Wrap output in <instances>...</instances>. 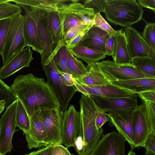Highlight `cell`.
I'll use <instances>...</instances> for the list:
<instances>
[{
	"label": "cell",
	"instance_id": "36",
	"mask_svg": "<svg viewBox=\"0 0 155 155\" xmlns=\"http://www.w3.org/2000/svg\"><path fill=\"white\" fill-rule=\"evenodd\" d=\"M13 18L0 20V54L1 55L2 53L5 40L12 20Z\"/></svg>",
	"mask_w": 155,
	"mask_h": 155
},
{
	"label": "cell",
	"instance_id": "44",
	"mask_svg": "<svg viewBox=\"0 0 155 155\" xmlns=\"http://www.w3.org/2000/svg\"><path fill=\"white\" fill-rule=\"evenodd\" d=\"M53 146L49 145L44 147L25 155H51Z\"/></svg>",
	"mask_w": 155,
	"mask_h": 155
},
{
	"label": "cell",
	"instance_id": "32",
	"mask_svg": "<svg viewBox=\"0 0 155 155\" xmlns=\"http://www.w3.org/2000/svg\"><path fill=\"white\" fill-rule=\"evenodd\" d=\"M92 26L98 27L106 31L110 37H114L116 35V30L111 27L100 13L95 14Z\"/></svg>",
	"mask_w": 155,
	"mask_h": 155
},
{
	"label": "cell",
	"instance_id": "47",
	"mask_svg": "<svg viewBox=\"0 0 155 155\" xmlns=\"http://www.w3.org/2000/svg\"><path fill=\"white\" fill-rule=\"evenodd\" d=\"M138 2L141 7L149 8L155 12V0H139Z\"/></svg>",
	"mask_w": 155,
	"mask_h": 155
},
{
	"label": "cell",
	"instance_id": "11",
	"mask_svg": "<svg viewBox=\"0 0 155 155\" xmlns=\"http://www.w3.org/2000/svg\"><path fill=\"white\" fill-rule=\"evenodd\" d=\"M125 140L115 132L103 135L89 155H125Z\"/></svg>",
	"mask_w": 155,
	"mask_h": 155
},
{
	"label": "cell",
	"instance_id": "30",
	"mask_svg": "<svg viewBox=\"0 0 155 155\" xmlns=\"http://www.w3.org/2000/svg\"><path fill=\"white\" fill-rule=\"evenodd\" d=\"M16 127L21 130L23 133L28 131L30 126L29 117L23 106L17 99V104L16 114Z\"/></svg>",
	"mask_w": 155,
	"mask_h": 155
},
{
	"label": "cell",
	"instance_id": "6",
	"mask_svg": "<svg viewBox=\"0 0 155 155\" xmlns=\"http://www.w3.org/2000/svg\"><path fill=\"white\" fill-rule=\"evenodd\" d=\"M40 111L45 131V141L47 146L62 144L61 126L63 112L50 109H42Z\"/></svg>",
	"mask_w": 155,
	"mask_h": 155
},
{
	"label": "cell",
	"instance_id": "24",
	"mask_svg": "<svg viewBox=\"0 0 155 155\" xmlns=\"http://www.w3.org/2000/svg\"><path fill=\"white\" fill-rule=\"evenodd\" d=\"M69 49L74 56L81 59L88 65L98 62L107 56L104 52L81 46L78 45Z\"/></svg>",
	"mask_w": 155,
	"mask_h": 155
},
{
	"label": "cell",
	"instance_id": "7",
	"mask_svg": "<svg viewBox=\"0 0 155 155\" xmlns=\"http://www.w3.org/2000/svg\"><path fill=\"white\" fill-rule=\"evenodd\" d=\"M17 99L6 107L0 119V155H6L12 148V140L16 127Z\"/></svg>",
	"mask_w": 155,
	"mask_h": 155
},
{
	"label": "cell",
	"instance_id": "9",
	"mask_svg": "<svg viewBox=\"0 0 155 155\" xmlns=\"http://www.w3.org/2000/svg\"><path fill=\"white\" fill-rule=\"evenodd\" d=\"M19 5L23 7L26 14H28L36 23L43 49V53L40 54L41 62L45 61L53 52V44L48 28L47 13L42 10L31 8L24 5Z\"/></svg>",
	"mask_w": 155,
	"mask_h": 155
},
{
	"label": "cell",
	"instance_id": "49",
	"mask_svg": "<svg viewBox=\"0 0 155 155\" xmlns=\"http://www.w3.org/2000/svg\"><path fill=\"white\" fill-rule=\"evenodd\" d=\"M143 155H155V153L150 151L146 150L145 154Z\"/></svg>",
	"mask_w": 155,
	"mask_h": 155
},
{
	"label": "cell",
	"instance_id": "22",
	"mask_svg": "<svg viewBox=\"0 0 155 155\" xmlns=\"http://www.w3.org/2000/svg\"><path fill=\"white\" fill-rule=\"evenodd\" d=\"M87 71L81 77L74 78L78 83L88 85L99 86L111 84L99 68L98 62L87 65Z\"/></svg>",
	"mask_w": 155,
	"mask_h": 155
},
{
	"label": "cell",
	"instance_id": "41",
	"mask_svg": "<svg viewBox=\"0 0 155 155\" xmlns=\"http://www.w3.org/2000/svg\"><path fill=\"white\" fill-rule=\"evenodd\" d=\"M144 147L146 150L155 153V132H151L148 135Z\"/></svg>",
	"mask_w": 155,
	"mask_h": 155
},
{
	"label": "cell",
	"instance_id": "23",
	"mask_svg": "<svg viewBox=\"0 0 155 155\" xmlns=\"http://www.w3.org/2000/svg\"><path fill=\"white\" fill-rule=\"evenodd\" d=\"M111 83L118 87L138 94L148 90H155V78H143L114 81Z\"/></svg>",
	"mask_w": 155,
	"mask_h": 155
},
{
	"label": "cell",
	"instance_id": "33",
	"mask_svg": "<svg viewBox=\"0 0 155 155\" xmlns=\"http://www.w3.org/2000/svg\"><path fill=\"white\" fill-rule=\"evenodd\" d=\"M141 35L147 43L155 50V23H147Z\"/></svg>",
	"mask_w": 155,
	"mask_h": 155
},
{
	"label": "cell",
	"instance_id": "12",
	"mask_svg": "<svg viewBox=\"0 0 155 155\" xmlns=\"http://www.w3.org/2000/svg\"><path fill=\"white\" fill-rule=\"evenodd\" d=\"M127 46L132 59L140 57H148L155 60V50L145 41L141 35L131 26L125 28Z\"/></svg>",
	"mask_w": 155,
	"mask_h": 155
},
{
	"label": "cell",
	"instance_id": "27",
	"mask_svg": "<svg viewBox=\"0 0 155 155\" xmlns=\"http://www.w3.org/2000/svg\"><path fill=\"white\" fill-rule=\"evenodd\" d=\"M68 50V48L63 41L59 42L54 50V59L60 70L72 74L73 76L67 66V57Z\"/></svg>",
	"mask_w": 155,
	"mask_h": 155
},
{
	"label": "cell",
	"instance_id": "5",
	"mask_svg": "<svg viewBox=\"0 0 155 155\" xmlns=\"http://www.w3.org/2000/svg\"><path fill=\"white\" fill-rule=\"evenodd\" d=\"M23 19L24 16L20 14L12 20L1 55L3 65L8 63L26 46L23 33Z\"/></svg>",
	"mask_w": 155,
	"mask_h": 155
},
{
	"label": "cell",
	"instance_id": "31",
	"mask_svg": "<svg viewBox=\"0 0 155 155\" xmlns=\"http://www.w3.org/2000/svg\"><path fill=\"white\" fill-rule=\"evenodd\" d=\"M22 12L21 7L18 4L10 2L0 4V20L13 18Z\"/></svg>",
	"mask_w": 155,
	"mask_h": 155
},
{
	"label": "cell",
	"instance_id": "14",
	"mask_svg": "<svg viewBox=\"0 0 155 155\" xmlns=\"http://www.w3.org/2000/svg\"><path fill=\"white\" fill-rule=\"evenodd\" d=\"M74 86L76 91L85 95H94L108 98L123 97L137 94L111 83L99 86H92L79 84L75 80Z\"/></svg>",
	"mask_w": 155,
	"mask_h": 155
},
{
	"label": "cell",
	"instance_id": "45",
	"mask_svg": "<svg viewBox=\"0 0 155 155\" xmlns=\"http://www.w3.org/2000/svg\"><path fill=\"white\" fill-rule=\"evenodd\" d=\"M88 30L82 32L71 40L68 45H66L68 49L73 48L77 46L84 38Z\"/></svg>",
	"mask_w": 155,
	"mask_h": 155
},
{
	"label": "cell",
	"instance_id": "40",
	"mask_svg": "<svg viewBox=\"0 0 155 155\" xmlns=\"http://www.w3.org/2000/svg\"><path fill=\"white\" fill-rule=\"evenodd\" d=\"M59 73L60 79L63 84L68 87L74 86L75 80L72 74L60 70Z\"/></svg>",
	"mask_w": 155,
	"mask_h": 155
},
{
	"label": "cell",
	"instance_id": "42",
	"mask_svg": "<svg viewBox=\"0 0 155 155\" xmlns=\"http://www.w3.org/2000/svg\"><path fill=\"white\" fill-rule=\"evenodd\" d=\"M110 118L107 116L100 109L98 112L95 119V125L97 128L99 129L106 122L110 121Z\"/></svg>",
	"mask_w": 155,
	"mask_h": 155
},
{
	"label": "cell",
	"instance_id": "34",
	"mask_svg": "<svg viewBox=\"0 0 155 155\" xmlns=\"http://www.w3.org/2000/svg\"><path fill=\"white\" fill-rule=\"evenodd\" d=\"M92 26V25L84 24L76 26L72 28L67 32L62 41L67 45L80 33L85 31L89 30Z\"/></svg>",
	"mask_w": 155,
	"mask_h": 155
},
{
	"label": "cell",
	"instance_id": "48",
	"mask_svg": "<svg viewBox=\"0 0 155 155\" xmlns=\"http://www.w3.org/2000/svg\"><path fill=\"white\" fill-rule=\"evenodd\" d=\"M5 104L6 102L5 100L0 101V114L4 109Z\"/></svg>",
	"mask_w": 155,
	"mask_h": 155
},
{
	"label": "cell",
	"instance_id": "3",
	"mask_svg": "<svg viewBox=\"0 0 155 155\" xmlns=\"http://www.w3.org/2000/svg\"><path fill=\"white\" fill-rule=\"evenodd\" d=\"M143 12L135 0H107L104 13L108 21L125 28L141 20Z\"/></svg>",
	"mask_w": 155,
	"mask_h": 155
},
{
	"label": "cell",
	"instance_id": "17",
	"mask_svg": "<svg viewBox=\"0 0 155 155\" xmlns=\"http://www.w3.org/2000/svg\"><path fill=\"white\" fill-rule=\"evenodd\" d=\"M29 130L23 133L29 149L41 148L47 146L45 142V134L40 111L29 117Z\"/></svg>",
	"mask_w": 155,
	"mask_h": 155
},
{
	"label": "cell",
	"instance_id": "10",
	"mask_svg": "<svg viewBox=\"0 0 155 155\" xmlns=\"http://www.w3.org/2000/svg\"><path fill=\"white\" fill-rule=\"evenodd\" d=\"M137 94L127 97L108 98L91 95L97 105L104 114L133 110L137 106Z\"/></svg>",
	"mask_w": 155,
	"mask_h": 155
},
{
	"label": "cell",
	"instance_id": "43",
	"mask_svg": "<svg viewBox=\"0 0 155 155\" xmlns=\"http://www.w3.org/2000/svg\"><path fill=\"white\" fill-rule=\"evenodd\" d=\"M51 155H71L68 148L61 145L54 146Z\"/></svg>",
	"mask_w": 155,
	"mask_h": 155
},
{
	"label": "cell",
	"instance_id": "28",
	"mask_svg": "<svg viewBox=\"0 0 155 155\" xmlns=\"http://www.w3.org/2000/svg\"><path fill=\"white\" fill-rule=\"evenodd\" d=\"M59 0H12L16 4L25 5L31 8L38 9L46 12L56 11L55 4Z\"/></svg>",
	"mask_w": 155,
	"mask_h": 155
},
{
	"label": "cell",
	"instance_id": "4",
	"mask_svg": "<svg viewBox=\"0 0 155 155\" xmlns=\"http://www.w3.org/2000/svg\"><path fill=\"white\" fill-rule=\"evenodd\" d=\"M54 50L45 61L41 62L42 68L47 80V83L52 90L59 106V110H67L68 103L76 92L74 86H67L62 84L60 78V70L54 59Z\"/></svg>",
	"mask_w": 155,
	"mask_h": 155
},
{
	"label": "cell",
	"instance_id": "52",
	"mask_svg": "<svg viewBox=\"0 0 155 155\" xmlns=\"http://www.w3.org/2000/svg\"><path fill=\"white\" fill-rule=\"evenodd\" d=\"M71 155H75L74 154H71Z\"/></svg>",
	"mask_w": 155,
	"mask_h": 155
},
{
	"label": "cell",
	"instance_id": "50",
	"mask_svg": "<svg viewBox=\"0 0 155 155\" xmlns=\"http://www.w3.org/2000/svg\"><path fill=\"white\" fill-rule=\"evenodd\" d=\"M127 155H136V154L131 149L129 151Z\"/></svg>",
	"mask_w": 155,
	"mask_h": 155
},
{
	"label": "cell",
	"instance_id": "20",
	"mask_svg": "<svg viewBox=\"0 0 155 155\" xmlns=\"http://www.w3.org/2000/svg\"><path fill=\"white\" fill-rule=\"evenodd\" d=\"M23 33L26 46L31 47L33 50L41 54L43 49L36 25L27 14L24 16Z\"/></svg>",
	"mask_w": 155,
	"mask_h": 155
},
{
	"label": "cell",
	"instance_id": "29",
	"mask_svg": "<svg viewBox=\"0 0 155 155\" xmlns=\"http://www.w3.org/2000/svg\"><path fill=\"white\" fill-rule=\"evenodd\" d=\"M67 63L68 68L74 78L81 77L87 71V68L82 61L75 58L69 49L67 57Z\"/></svg>",
	"mask_w": 155,
	"mask_h": 155
},
{
	"label": "cell",
	"instance_id": "13",
	"mask_svg": "<svg viewBox=\"0 0 155 155\" xmlns=\"http://www.w3.org/2000/svg\"><path fill=\"white\" fill-rule=\"evenodd\" d=\"M80 113L71 105L63 112L61 126L62 143L68 148L73 147L79 124Z\"/></svg>",
	"mask_w": 155,
	"mask_h": 155
},
{
	"label": "cell",
	"instance_id": "18",
	"mask_svg": "<svg viewBox=\"0 0 155 155\" xmlns=\"http://www.w3.org/2000/svg\"><path fill=\"white\" fill-rule=\"evenodd\" d=\"M30 47H27L15 57L10 61L0 68V78L4 79L21 69L30 67L34 59Z\"/></svg>",
	"mask_w": 155,
	"mask_h": 155
},
{
	"label": "cell",
	"instance_id": "16",
	"mask_svg": "<svg viewBox=\"0 0 155 155\" xmlns=\"http://www.w3.org/2000/svg\"><path fill=\"white\" fill-rule=\"evenodd\" d=\"M134 110L104 114L110 118V124L116 127L118 133L130 144L132 150L135 148L132 125Z\"/></svg>",
	"mask_w": 155,
	"mask_h": 155
},
{
	"label": "cell",
	"instance_id": "39",
	"mask_svg": "<svg viewBox=\"0 0 155 155\" xmlns=\"http://www.w3.org/2000/svg\"><path fill=\"white\" fill-rule=\"evenodd\" d=\"M137 94V96L143 101L155 103V90L141 91Z\"/></svg>",
	"mask_w": 155,
	"mask_h": 155
},
{
	"label": "cell",
	"instance_id": "1",
	"mask_svg": "<svg viewBox=\"0 0 155 155\" xmlns=\"http://www.w3.org/2000/svg\"><path fill=\"white\" fill-rule=\"evenodd\" d=\"M10 87L12 94L23 106L29 117L42 109L59 110L55 95L47 82L32 73L17 76Z\"/></svg>",
	"mask_w": 155,
	"mask_h": 155
},
{
	"label": "cell",
	"instance_id": "46",
	"mask_svg": "<svg viewBox=\"0 0 155 155\" xmlns=\"http://www.w3.org/2000/svg\"><path fill=\"white\" fill-rule=\"evenodd\" d=\"M114 45V37H109L105 44L106 55L111 56L113 54Z\"/></svg>",
	"mask_w": 155,
	"mask_h": 155
},
{
	"label": "cell",
	"instance_id": "51",
	"mask_svg": "<svg viewBox=\"0 0 155 155\" xmlns=\"http://www.w3.org/2000/svg\"><path fill=\"white\" fill-rule=\"evenodd\" d=\"M10 2V0H0V4L4 3Z\"/></svg>",
	"mask_w": 155,
	"mask_h": 155
},
{
	"label": "cell",
	"instance_id": "15",
	"mask_svg": "<svg viewBox=\"0 0 155 155\" xmlns=\"http://www.w3.org/2000/svg\"><path fill=\"white\" fill-rule=\"evenodd\" d=\"M132 125L134 148L144 147L148 135L151 132L146 117L144 101L134 110Z\"/></svg>",
	"mask_w": 155,
	"mask_h": 155
},
{
	"label": "cell",
	"instance_id": "21",
	"mask_svg": "<svg viewBox=\"0 0 155 155\" xmlns=\"http://www.w3.org/2000/svg\"><path fill=\"white\" fill-rule=\"evenodd\" d=\"M114 37V45L111 55L113 61L119 64H128L131 63L127 46L126 38L124 30L122 28L116 30Z\"/></svg>",
	"mask_w": 155,
	"mask_h": 155
},
{
	"label": "cell",
	"instance_id": "2",
	"mask_svg": "<svg viewBox=\"0 0 155 155\" xmlns=\"http://www.w3.org/2000/svg\"><path fill=\"white\" fill-rule=\"evenodd\" d=\"M79 102V127L73 147L78 155H89L103 135V129H97L95 125L100 109L89 96L82 94Z\"/></svg>",
	"mask_w": 155,
	"mask_h": 155
},
{
	"label": "cell",
	"instance_id": "19",
	"mask_svg": "<svg viewBox=\"0 0 155 155\" xmlns=\"http://www.w3.org/2000/svg\"><path fill=\"white\" fill-rule=\"evenodd\" d=\"M109 37L106 31L98 27L92 26L78 45L84 46L106 53L105 44Z\"/></svg>",
	"mask_w": 155,
	"mask_h": 155
},
{
	"label": "cell",
	"instance_id": "8",
	"mask_svg": "<svg viewBox=\"0 0 155 155\" xmlns=\"http://www.w3.org/2000/svg\"><path fill=\"white\" fill-rule=\"evenodd\" d=\"M99 67L111 82L132 79L148 78L131 63L119 64L109 59L98 62Z\"/></svg>",
	"mask_w": 155,
	"mask_h": 155
},
{
	"label": "cell",
	"instance_id": "35",
	"mask_svg": "<svg viewBox=\"0 0 155 155\" xmlns=\"http://www.w3.org/2000/svg\"><path fill=\"white\" fill-rule=\"evenodd\" d=\"M11 92L10 87L0 78V101L5 100L7 107L16 100Z\"/></svg>",
	"mask_w": 155,
	"mask_h": 155
},
{
	"label": "cell",
	"instance_id": "25",
	"mask_svg": "<svg viewBox=\"0 0 155 155\" xmlns=\"http://www.w3.org/2000/svg\"><path fill=\"white\" fill-rule=\"evenodd\" d=\"M48 28L53 44L62 41L60 22L58 14L55 11L47 12Z\"/></svg>",
	"mask_w": 155,
	"mask_h": 155
},
{
	"label": "cell",
	"instance_id": "26",
	"mask_svg": "<svg viewBox=\"0 0 155 155\" xmlns=\"http://www.w3.org/2000/svg\"><path fill=\"white\" fill-rule=\"evenodd\" d=\"M131 63L148 78H155V60L148 57H137L132 59Z\"/></svg>",
	"mask_w": 155,
	"mask_h": 155
},
{
	"label": "cell",
	"instance_id": "38",
	"mask_svg": "<svg viewBox=\"0 0 155 155\" xmlns=\"http://www.w3.org/2000/svg\"><path fill=\"white\" fill-rule=\"evenodd\" d=\"M145 102L146 115L151 132H155V103Z\"/></svg>",
	"mask_w": 155,
	"mask_h": 155
},
{
	"label": "cell",
	"instance_id": "37",
	"mask_svg": "<svg viewBox=\"0 0 155 155\" xmlns=\"http://www.w3.org/2000/svg\"><path fill=\"white\" fill-rule=\"evenodd\" d=\"M107 0H86L84 5L86 8L93 9L95 14L104 12L106 8Z\"/></svg>",
	"mask_w": 155,
	"mask_h": 155
}]
</instances>
